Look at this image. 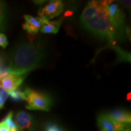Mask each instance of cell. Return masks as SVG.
I'll return each mask as SVG.
<instances>
[{
	"instance_id": "cell-1",
	"label": "cell",
	"mask_w": 131,
	"mask_h": 131,
	"mask_svg": "<svg viewBox=\"0 0 131 131\" xmlns=\"http://www.w3.org/2000/svg\"><path fill=\"white\" fill-rule=\"evenodd\" d=\"M106 5V1L89 2L82 13L80 21L87 30L114 45L122 32L115 27L108 18Z\"/></svg>"
},
{
	"instance_id": "cell-2",
	"label": "cell",
	"mask_w": 131,
	"mask_h": 131,
	"mask_svg": "<svg viewBox=\"0 0 131 131\" xmlns=\"http://www.w3.org/2000/svg\"><path fill=\"white\" fill-rule=\"evenodd\" d=\"M46 56V50L41 42L18 44L10 55L7 70L9 74L23 76L40 67Z\"/></svg>"
},
{
	"instance_id": "cell-3",
	"label": "cell",
	"mask_w": 131,
	"mask_h": 131,
	"mask_svg": "<svg viewBox=\"0 0 131 131\" xmlns=\"http://www.w3.org/2000/svg\"><path fill=\"white\" fill-rule=\"evenodd\" d=\"M24 93L26 94V107L27 109L45 112L50 110L52 100L47 94L28 88H26Z\"/></svg>"
},
{
	"instance_id": "cell-4",
	"label": "cell",
	"mask_w": 131,
	"mask_h": 131,
	"mask_svg": "<svg viewBox=\"0 0 131 131\" xmlns=\"http://www.w3.org/2000/svg\"><path fill=\"white\" fill-rule=\"evenodd\" d=\"M106 9L108 16L115 27L123 33V26L125 24V14L119 5L113 1H106Z\"/></svg>"
},
{
	"instance_id": "cell-5",
	"label": "cell",
	"mask_w": 131,
	"mask_h": 131,
	"mask_svg": "<svg viewBox=\"0 0 131 131\" xmlns=\"http://www.w3.org/2000/svg\"><path fill=\"white\" fill-rule=\"evenodd\" d=\"M63 10V4L61 0L51 1L45 7L40 8L38 14L39 18L50 20L61 14Z\"/></svg>"
},
{
	"instance_id": "cell-6",
	"label": "cell",
	"mask_w": 131,
	"mask_h": 131,
	"mask_svg": "<svg viewBox=\"0 0 131 131\" xmlns=\"http://www.w3.org/2000/svg\"><path fill=\"white\" fill-rule=\"evenodd\" d=\"M15 123L18 131H34L36 127L35 119L30 113L19 111L15 114Z\"/></svg>"
},
{
	"instance_id": "cell-7",
	"label": "cell",
	"mask_w": 131,
	"mask_h": 131,
	"mask_svg": "<svg viewBox=\"0 0 131 131\" xmlns=\"http://www.w3.org/2000/svg\"><path fill=\"white\" fill-rule=\"evenodd\" d=\"M97 122L98 127L101 131H123L128 128V125L114 122L105 114L98 115Z\"/></svg>"
},
{
	"instance_id": "cell-8",
	"label": "cell",
	"mask_w": 131,
	"mask_h": 131,
	"mask_svg": "<svg viewBox=\"0 0 131 131\" xmlns=\"http://www.w3.org/2000/svg\"><path fill=\"white\" fill-rule=\"evenodd\" d=\"M24 77L17 75L8 74L0 80V85L7 93L18 89L19 86L24 82Z\"/></svg>"
},
{
	"instance_id": "cell-9",
	"label": "cell",
	"mask_w": 131,
	"mask_h": 131,
	"mask_svg": "<svg viewBox=\"0 0 131 131\" xmlns=\"http://www.w3.org/2000/svg\"><path fill=\"white\" fill-rule=\"evenodd\" d=\"M108 117L114 122L118 123H122L125 125H130L131 122V114L129 112H127L122 108H114L110 110L107 112L104 113Z\"/></svg>"
},
{
	"instance_id": "cell-10",
	"label": "cell",
	"mask_w": 131,
	"mask_h": 131,
	"mask_svg": "<svg viewBox=\"0 0 131 131\" xmlns=\"http://www.w3.org/2000/svg\"><path fill=\"white\" fill-rule=\"evenodd\" d=\"M25 23L23 24V28L29 34H37L42 27V20L39 17L36 18L29 15H25L24 16Z\"/></svg>"
},
{
	"instance_id": "cell-11",
	"label": "cell",
	"mask_w": 131,
	"mask_h": 131,
	"mask_svg": "<svg viewBox=\"0 0 131 131\" xmlns=\"http://www.w3.org/2000/svg\"><path fill=\"white\" fill-rule=\"evenodd\" d=\"M40 19L42 20L41 31L43 34H57L62 24V20L50 21L45 19Z\"/></svg>"
},
{
	"instance_id": "cell-12",
	"label": "cell",
	"mask_w": 131,
	"mask_h": 131,
	"mask_svg": "<svg viewBox=\"0 0 131 131\" xmlns=\"http://www.w3.org/2000/svg\"><path fill=\"white\" fill-rule=\"evenodd\" d=\"M8 97L10 100L15 103L26 101V94L20 89H16L8 93Z\"/></svg>"
},
{
	"instance_id": "cell-13",
	"label": "cell",
	"mask_w": 131,
	"mask_h": 131,
	"mask_svg": "<svg viewBox=\"0 0 131 131\" xmlns=\"http://www.w3.org/2000/svg\"><path fill=\"white\" fill-rule=\"evenodd\" d=\"M3 122L6 125L9 131H18L16 123L13 119V112H9L7 114V115L5 117Z\"/></svg>"
},
{
	"instance_id": "cell-14",
	"label": "cell",
	"mask_w": 131,
	"mask_h": 131,
	"mask_svg": "<svg viewBox=\"0 0 131 131\" xmlns=\"http://www.w3.org/2000/svg\"><path fill=\"white\" fill-rule=\"evenodd\" d=\"M8 98V93L0 85V110L3 108L7 98Z\"/></svg>"
},
{
	"instance_id": "cell-15",
	"label": "cell",
	"mask_w": 131,
	"mask_h": 131,
	"mask_svg": "<svg viewBox=\"0 0 131 131\" xmlns=\"http://www.w3.org/2000/svg\"><path fill=\"white\" fill-rule=\"evenodd\" d=\"M5 4L0 1V26H2V24L3 23L4 20H5Z\"/></svg>"
},
{
	"instance_id": "cell-16",
	"label": "cell",
	"mask_w": 131,
	"mask_h": 131,
	"mask_svg": "<svg viewBox=\"0 0 131 131\" xmlns=\"http://www.w3.org/2000/svg\"><path fill=\"white\" fill-rule=\"evenodd\" d=\"M8 45V40L7 38L4 34L0 33V47L5 48Z\"/></svg>"
},
{
	"instance_id": "cell-17",
	"label": "cell",
	"mask_w": 131,
	"mask_h": 131,
	"mask_svg": "<svg viewBox=\"0 0 131 131\" xmlns=\"http://www.w3.org/2000/svg\"><path fill=\"white\" fill-rule=\"evenodd\" d=\"M0 131H9L3 121L0 122Z\"/></svg>"
},
{
	"instance_id": "cell-18",
	"label": "cell",
	"mask_w": 131,
	"mask_h": 131,
	"mask_svg": "<svg viewBox=\"0 0 131 131\" xmlns=\"http://www.w3.org/2000/svg\"><path fill=\"white\" fill-rule=\"evenodd\" d=\"M122 3L123 5H125L127 8L128 7H129V9L130 8V1H122Z\"/></svg>"
},
{
	"instance_id": "cell-19",
	"label": "cell",
	"mask_w": 131,
	"mask_h": 131,
	"mask_svg": "<svg viewBox=\"0 0 131 131\" xmlns=\"http://www.w3.org/2000/svg\"><path fill=\"white\" fill-rule=\"evenodd\" d=\"M123 131H130V128H127V129H125V130Z\"/></svg>"
}]
</instances>
